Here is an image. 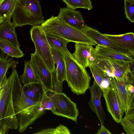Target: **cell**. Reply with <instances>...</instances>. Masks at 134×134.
<instances>
[{"label": "cell", "mask_w": 134, "mask_h": 134, "mask_svg": "<svg viewBox=\"0 0 134 134\" xmlns=\"http://www.w3.org/2000/svg\"><path fill=\"white\" fill-rule=\"evenodd\" d=\"M2 88L0 97V134L7 133L10 129L18 130L19 124L13 106L12 93L14 69Z\"/></svg>", "instance_id": "6da1fadb"}, {"label": "cell", "mask_w": 134, "mask_h": 134, "mask_svg": "<svg viewBox=\"0 0 134 134\" xmlns=\"http://www.w3.org/2000/svg\"><path fill=\"white\" fill-rule=\"evenodd\" d=\"M65 66V81L74 93L84 94L90 87L91 79L86 70L75 59L69 50L63 54Z\"/></svg>", "instance_id": "7a4b0ae2"}, {"label": "cell", "mask_w": 134, "mask_h": 134, "mask_svg": "<svg viewBox=\"0 0 134 134\" xmlns=\"http://www.w3.org/2000/svg\"><path fill=\"white\" fill-rule=\"evenodd\" d=\"M41 26L46 35L56 36L75 43L95 46L97 44L82 31L69 25L58 16L52 15L44 21Z\"/></svg>", "instance_id": "3957f363"}, {"label": "cell", "mask_w": 134, "mask_h": 134, "mask_svg": "<svg viewBox=\"0 0 134 134\" xmlns=\"http://www.w3.org/2000/svg\"><path fill=\"white\" fill-rule=\"evenodd\" d=\"M12 17L15 27L27 25H40L44 21L38 0H18Z\"/></svg>", "instance_id": "277c9868"}, {"label": "cell", "mask_w": 134, "mask_h": 134, "mask_svg": "<svg viewBox=\"0 0 134 134\" xmlns=\"http://www.w3.org/2000/svg\"><path fill=\"white\" fill-rule=\"evenodd\" d=\"M31 40L35 48V52L42 59L52 73L54 71L55 63L52 53L51 48L49 44L46 34L41 25L32 26L30 30Z\"/></svg>", "instance_id": "5b68a950"}, {"label": "cell", "mask_w": 134, "mask_h": 134, "mask_svg": "<svg viewBox=\"0 0 134 134\" xmlns=\"http://www.w3.org/2000/svg\"><path fill=\"white\" fill-rule=\"evenodd\" d=\"M46 92L54 103L56 111L52 112L53 114L77 123L79 112L76 103L62 92H57L52 91Z\"/></svg>", "instance_id": "8992f818"}, {"label": "cell", "mask_w": 134, "mask_h": 134, "mask_svg": "<svg viewBox=\"0 0 134 134\" xmlns=\"http://www.w3.org/2000/svg\"><path fill=\"white\" fill-rule=\"evenodd\" d=\"M29 62L46 91H52V73L41 57L35 52L31 53V59Z\"/></svg>", "instance_id": "52a82bcc"}, {"label": "cell", "mask_w": 134, "mask_h": 134, "mask_svg": "<svg viewBox=\"0 0 134 134\" xmlns=\"http://www.w3.org/2000/svg\"><path fill=\"white\" fill-rule=\"evenodd\" d=\"M102 92L107 110L115 122L120 123L124 112L114 85L112 83L110 87Z\"/></svg>", "instance_id": "ba28073f"}, {"label": "cell", "mask_w": 134, "mask_h": 134, "mask_svg": "<svg viewBox=\"0 0 134 134\" xmlns=\"http://www.w3.org/2000/svg\"><path fill=\"white\" fill-rule=\"evenodd\" d=\"M82 32L94 41L97 45L105 46L134 58V53H132L96 30L88 26Z\"/></svg>", "instance_id": "9c48e42d"}, {"label": "cell", "mask_w": 134, "mask_h": 134, "mask_svg": "<svg viewBox=\"0 0 134 134\" xmlns=\"http://www.w3.org/2000/svg\"><path fill=\"white\" fill-rule=\"evenodd\" d=\"M58 16L69 25L82 31L88 26L85 23L80 11L67 7L60 8Z\"/></svg>", "instance_id": "30bf717a"}, {"label": "cell", "mask_w": 134, "mask_h": 134, "mask_svg": "<svg viewBox=\"0 0 134 134\" xmlns=\"http://www.w3.org/2000/svg\"><path fill=\"white\" fill-rule=\"evenodd\" d=\"M92 55L94 58L96 59H105L129 62H134L133 57L100 45L96 46Z\"/></svg>", "instance_id": "8fae6325"}, {"label": "cell", "mask_w": 134, "mask_h": 134, "mask_svg": "<svg viewBox=\"0 0 134 134\" xmlns=\"http://www.w3.org/2000/svg\"><path fill=\"white\" fill-rule=\"evenodd\" d=\"M89 88L91 96L88 103L89 107L98 117L101 125H104L105 115L100 102V98L102 95V90L94 80L92 85Z\"/></svg>", "instance_id": "7c38bea8"}, {"label": "cell", "mask_w": 134, "mask_h": 134, "mask_svg": "<svg viewBox=\"0 0 134 134\" xmlns=\"http://www.w3.org/2000/svg\"><path fill=\"white\" fill-rule=\"evenodd\" d=\"M12 14L8 15L0 22V39L20 47L15 27L11 21Z\"/></svg>", "instance_id": "4fadbf2b"}, {"label": "cell", "mask_w": 134, "mask_h": 134, "mask_svg": "<svg viewBox=\"0 0 134 134\" xmlns=\"http://www.w3.org/2000/svg\"><path fill=\"white\" fill-rule=\"evenodd\" d=\"M75 49L72 55L75 59L85 68L91 65L94 58L92 54L94 50L92 45L81 43H75Z\"/></svg>", "instance_id": "5bb4252c"}, {"label": "cell", "mask_w": 134, "mask_h": 134, "mask_svg": "<svg viewBox=\"0 0 134 134\" xmlns=\"http://www.w3.org/2000/svg\"><path fill=\"white\" fill-rule=\"evenodd\" d=\"M130 76L129 75L126 77L122 80H118L115 77H109L115 87L121 107L125 113L127 108V85L128 80Z\"/></svg>", "instance_id": "9a60e30c"}, {"label": "cell", "mask_w": 134, "mask_h": 134, "mask_svg": "<svg viewBox=\"0 0 134 134\" xmlns=\"http://www.w3.org/2000/svg\"><path fill=\"white\" fill-rule=\"evenodd\" d=\"M22 87L23 91L25 95L35 102L39 101L46 91L40 81L24 85Z\"/></svg>", "instance_id": "2e32d148"}, {"label": "cell", "mask_w": 134, "mask_h": 134, "mask_svg": "<svg viewBox=\"0 0 134 134\" xmlns=\"http://www.w3.org/2000/svg\"><path fill=\"white\" fill-rule=\"evenodd\" d=\"M2 52L0 53V89H1L7 79V73L9 68L15 69L18 62L12 57Z\"/></svg>", "instance_id": "e0dca14e"}, {"label": "cell", "mask_w": 134, "mask_h": 134, "mask_svg": "<svg viewBox=\"0 0 134 134\" xmlns=\"http://www.w3.org/2000/svg\"><path fill=\"white\" fill-rule=\"evenodd\" d=\"M104 35L125 48L134 53V34L133 32L125 34Z\"/></svg>", "instance_id": "ac0fdd59"}, {"label": "cell", "mask_w": 134, "mask_h": 134, "mask_svg": "<svg viewBox=\"0 0 134 134\" xmlns=\"http://www.w3.org/2000/svg\"><path fill=\"white\" fill-rule=\"evenodd\" d=\"M94 81L102 91L107 89L112 85V83L109 76L101 69L93 65L88 66Z\"/></svg>", "instance_id": "d6986e66"}, {"label": "cell", "mask_w": 134, "mask_h": 134, "mask_svg": "<svg viewBox=\"0 0 134 134\" xmlns=\"http://www.w3.org/2000/svg\"><path fill=\"white\" fill-rule=\"evenodd\" d=\"M114 70V77L118 80L126 77L129 74L130 62L109 60Z\"/></svg>", "instance_id": "ffe728a7"}, {"label": "cell", "mask_w": 134, "mask_h": 134, "mask_svg": "<svg viewBox=\"0 0 134 134\" xmlns=\"http://www.w3.org/2000/svg\"><path fill=\"white\" fill-rule=\"evenodd\" d=\"M0 49L3 52L12 58H19L24 55L20 47L0 39Z\"/></svg>", "instance_id": "44dd1931"}, {"label": "cell", "mask_w": 134, "mask_h": 134, "mask_svg": "<svg viewBox=\"0 0 134 134\" xmlns=\"http://www.w3.org/2000/svg\"><path fill=\"white\" fill-rule=\"evenodd\" d=\"M47 39L51 47L63 54L68 50L67 48L69 42L65 39L56 36L46 35Z\"/></svg>", "instance_id": "7402d4cb"}, {"label": "cell", "mask_w": 134, "mask_h": 134, "mask_svg": "<svg viewBox=\"0 0 134 134\" xmlns=\"http://www.w3.org/2000/svg\"><path fill=\"white\" fill-rule=\"evenodd\" d=\"M20 79L24 85L40 81L29 61L25 62L24 71Z\"/></svg>", "instance_id": "603a6c76"}, {"label": "cell", "mask_w": 134, "mask_h": 134, "mask_svg": "<svg viewBox=\"0 0 134 134\" xmlns=\"http://www.w3.org/2000/svg\"><path fill=\"white\" fill-rule=\"evenodd\" d=\"M91 65L95 66L101 69L109 77H114V70L109 60L94 58Z\"/></svg>", "instance_id": "cb8c5ba5"}, {"label": "cell", "mask_w": 134, "mask_h": 134, "mask_svg": "<svg viewBox=\"0 0 134 134\" xmlns=\"http://www.w3.org/2000/svg\"><path fill=\"white\" fill-rule=\"evenodd\" d=\"M134 79L130 76L129 78L127 81V108L126 114L134 111Z\"/></svg>", "instance_id": "d4e9b609"}, {"label": "cell", "mask_w": 134, "mask_h": 134, "mask_svg": "<svg viewBox=\"0 0 134 134\" xmlns=\"http://www.w3.org/2000/svg\"><path fill=\"white\" fill-rule=\"evenodd\" d=\"M66 4L67 7L75 10L82 8L90 10L93 8L91 0H62Z\"/></svg>", "instance_id": "484cf974"}, {"label": "cell", "mask_w": 134, "mask_h": 134, "mask_svg": "<svg viewBox=\"0 0 134 134\" xmlns=\"http://www.w3.org/2000/svg\"><path fill=\"white\" fill-rule=\"evenodd\" d=\"M18 0H4L0 6V17L4 18L13 13Z\"/></svg>", "instance_id": "4316f807"}, {"label": "cell", "mask_w": 134, "mask_h": 134, "mask_svg": "<svg viewBox=\"0 0 134 134\" xmlns=\"http://www.w3.org/2000/svg\"><path fill=\"white\" fill-rule=\"evenodd\" d=\"M127 134H134V111L126 114L120 122Z\"/></svg>", "instance_id": "83f0119b"}, {"label": "cell", "mask_w": 134, "mask_h": 134, "mask_svg": "<svg viewBox=\"0 0 134 134\" xmlns=\"http://www.w3.org/2000/svg\"><path fill=\"white\" fill-rule=\"evenodd\" d=\"M34 134H71L70 131L67 127L60 124L55 128H48L41 130Z\"/></svg>", "instance_id": "f1b7e54d"}, {"label": "cell", "mask_w": 134, "mask_h": 134, "mask_svg": "<svg viewBox=\"0 0 134 134\" xmlns=\"http://www.w3.org/2000/svg\"><path fill=\"white\" fill-rule=\"evenodd\" d=\"M40 102L41 107L43 109L50 110L52 112L56 111L53 101L48 95L46 91Z\"/></svg>", "instance_id": "f546056e"}, {"label": "cell", "mask_w": 134, "mask_h": 134, "mask_svg": "<svg viewBox=\"0 0 134 134\" xmlns=\"http://www.w3.org/2000/svg\"><path fill=\"white\" fill-rule=\"evenodd\" d=\"M125 13L126 19L131 22H134V4H131L124 0Z\"/></svg>", "instance_id": "4dcf8cb0"}, {"label": "cell", "mask_w": 134, "mask_h": 134, "mask_svg": "<svg viewBox=\"0 0 134 134\" xmlns=\"http://www.w3.org/2000/svg\"><path fill=\"white\" fill-rule=\"evenodd\" d=\"M96 134H111L108 129L105 127L104 125H101L100 129L98 130Z\"/></svg>", "instance_id": "1f68e13d"}, {"label": "cell", "mask_w": 134, "mask_h": 134, "mask_svg": "<svg viewBox=\"0 0 134 134\" xmlns=\"http://www.w3.org/2000/svg\"><path fill=\"white\" fill-rule=\"evenodd\" d=\"M125 1L128 2L131 4H134V0H124Z\"/></svg>", "instance_id": "d6a6232c"}, {"label": "cell", "mask_w": 134, "mask_h": 134, "mask_svg": "<svg viewBox=\"0 0 134 134\" xmlns=\"http://www.w3.org/2000/svg\"><path fill=\"white\" fill-rule=\"evenodd\" d=\"M4 0H0V6L2 2ZM4 18H1L0 17V22L3 20Z\"/></svg>", "instance_id": "836d02e7"}, {"label": "cell", "mask_w": 134, "mask_h": 134, "mask_svg": "<svg viewBox=\"0 0 134 134\" xmlns=\"http://www.w3.org/2000/svg\"><path fill=\"white\" fill-rule=\"evenodd\" d=\"M2 88L0 89V97L1 94V91H2Z\"/></svg>", "instance_id": "e575fe53"}]
</instances>
